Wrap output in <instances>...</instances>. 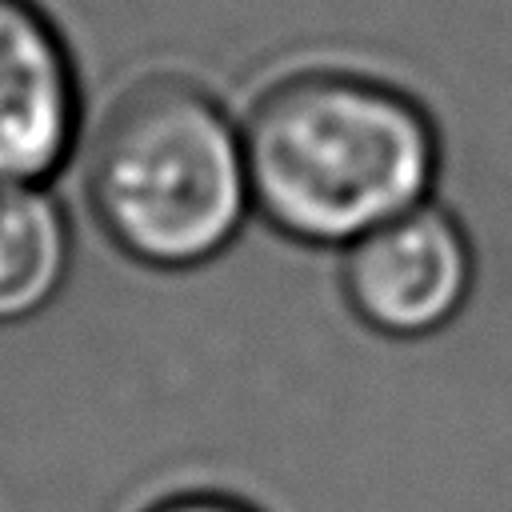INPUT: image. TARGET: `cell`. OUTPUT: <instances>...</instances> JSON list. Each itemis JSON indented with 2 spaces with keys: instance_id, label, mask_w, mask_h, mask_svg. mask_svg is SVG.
<instances>
[{
  "instance_id": "cell-1",
  "label": "cell",
  "mask_w": 512,
  "mask_h": 512,
  "mask_svg": "<svg viewBox=\"0 0 512 512\" xmlns=\"http://www.w3.org/2000/svg\"><path fill=\"white\" fill-rule=\"evenodd\" d=\"M252 216L300 248L344 252L432 200L440 128L420 96L352 64H300L240 112Z\"/></svg>"
},
{
  "instance_id": "cell-2",
  "label": "cell",
  "mask_w": 512,
  "mask_h": 512,
  "mask_svg": "<svg viewBox=\"0 0 512 512\" xmlns=\"http://www.w3.org/2000/svg\"><path fill=\"white\" fill-rule=\"evenodd\" d=\"M80 188L100 236L136 268L220 260L252 220L240 112L184 72L128 80L84 132Z\"/></svg>"
},
{
  "instance_id": "cell-3",
  "label": "cell",
  "mask_w": 512,
  "mask_h": 512,
  "mask_svg": "<svg viewBox=\"0 0 512 512\" xmlns=\"http://www.w3.org/2000/svg\"><path fill=\"white\" fill-rule=\"evenodd\" d=\"M476 256L464 224L424 200L340 252V296L356 324L384 340L444 332L468 304Z\"/></svg>"
},
{
  "instance_id": "cell-4",
  "label": "cell",
  "mask_w": 512,
  "mask_h": 512,
  "mask_svg": "<svg viewBox=\"0 0 512 512\" xmlns=\"http://www.w3.org/2000/svg\"><path fill=\"white\" fill-rule=\"evenodd\" d=\"M84 76L40 0H0V188L52 184L84 144Z\"/></svg>"
},
{
  "instance_id": "cell-5",
  "label": "cell",
  "mask_w": 512,
  "mask_h": 512,
  "mask_svg": "<svg viewBox=\"0 0 512 512\" xmlns=\"http://www.w3.org/2000/svg\"><path fill=\"white\" fill-rule=\"evenodd\" d=\"M72 220L52 184L0 188V328L56 304L72 276Z\"/></svg>"
},
{
  "instance_id": "cell-6",
  "label": "cell",
  "mask_w": 512,
  "mask_h": 512,
  "mask_svg": "<svg viewBox=\"0 0 512 512\" xmlns=\"http://www.w3.org/2000/svg\"><path fill=\"white\" fill-rule=\"evenodd\" d=\"M144 512H256V508L244 504V500H236V496H228V492H208V488H200V492L164 496V500H156V504L144 508Z\"/></svg>"
}]
</instances>
